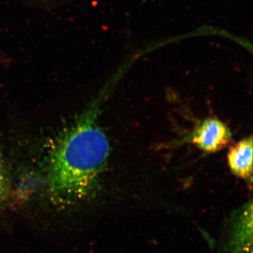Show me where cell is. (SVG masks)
<instances>
[{"label": "cell", "mask_w": 253, "mask_h": 253, "mask_svg": "<svg viewBox=\"0 0 253 253\" xmlns=\"http://www.w3.org/2000/svg\"><path fill=\"white\" fill-rule=\"evenodd\" d=\"M11 192V181L4 156L0 150V207L8 201Z\"/></svg>", "instance_id": "cell-5"}, {"label": "cell", "mask_w": 253, "mask_h": 253, "mask_svg": "<svg viewBox=\"0 0 253 253\" xmlns=\"http://www.w3.org/2000/svg\"><path fill=\"white\" fill-rule=\"evenodd\" d=\"M230 129L217 118H206L193 131L191 141L198 149L206 153L219 152L230 144Z\"/></svg>", "instance_id": "cell-3"}, {"label": "cell", "mask_w": 253, "mask_h": 253, "mask_svg": "<svg viewBox=\"0 0 253 253\" xmlns=\"http://www.w3.org/2000/svg\"><path fill=\"white\" fill-rule=\"evenodd\" d=\"M227 163L233 174L246 181L248 185L252 186V136L230 146L227 154Z\"/></svg>", "instance_id": "cell-4"}, {"label": "cell", "mask_w": 253, "mask_h": 253, "mask_svg": "<svg viewBox=\"0 0 253 253\" xmlns=\"http://www.w3.org/2000/svg\"><path fill=\"white\" fill-rule=\"evenodd\" d=\"M104 95L63 129L48 151L45 187L55 204H83L101 189L110 154L109 141L99 121Z\"/></svg>", "instance_id": "cell-1"}, {"label": "cell", "mask_w": 253, "mask_h": 253, "mask_svg": "<svg viewBox=\"0 0 253 253\" xmlns=\"http://www.w3.org/2000/svg\"><path fill=\"white\" fill-rule=\"evenodd\" d=\"M219 253H253V204L250 201L226 222Z\"/></svg>", "instance_id": "cell-2"}]
</instances>
